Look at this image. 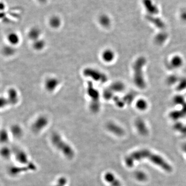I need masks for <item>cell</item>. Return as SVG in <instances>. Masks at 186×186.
<instances>
[{
	"instance_id": "obj_6",
	"label": "cell",
	"mask_w": 186,
	"mask_h": 186,
	"mask_svg": "<svg viewBox=\"0 0 186 186\" xmlns=\"http://www.w3.org/2000/svg\"><path fill=\"white\" fill-rule=\"evenodd\" d=\"M83 73L84 76L90 78L96 82L104 83L107 81V77L105 74L93 68H85Z\"/></svg>"
},
{
	"instance_id": "obj_1",
	"label": "cell",
	"mask_w": 186,
	"mask_h": 186,
	"mask_svg": "<svg viewBox=\"0 0 186 186\" xmlns=\"http://www.w3.org/2000/svg\"><path fill=\"white\" fill-rule=\"evenodd\" d=\"M144 158H148L150 160L154 163L162 165V166L168 170H170V166L159 155H155L146 150H140L132 153L127 158L126 162L127 163H132L134 161L139 160Z\"/></svg>"
},
{
	"instance_id": "obj_14",
	"label": "cell",
	"mask_w": 186,
	"mask_h": 186,
	"mask_svg": "<svg viewBox=\"0 0 186 186\" xmlns=\"http://www.w3.org/2000/svg\"><path fill=\"white\" fill-rule=\"evenodd\" d=\"M7 39L10 45L12 46L18 44L20 42V37L16 32H12L9 33L7 37Z\"/></svg>"
},
{
	"instance_id": "obj_21",
	"label": "cell",
	"mask_w": 186,
	"mask_h": 186,
	"mask_svg": "<svg viewBox=\"0 0 186 186\" xmlns=\"http://www.w3.org/2000/svg\"><path fill=\"white\" fill-rule=\"evenodd\" d=\"M99 23L103 27H108L110 24V18L105 15H102L99 19Z\"/></svg>"
},
{
	"instance_id": "obj_29",
	"label": "cell",
	"mask_w": 186,
	"mask_h": 186,
	"mask_svg": "<svg viewBox=\"0 0 186 186\" xmlns=\"http://www.w3.org/2000/svg\"><path fill=\"white\" fill-rule=\"evenodd\" d=\"M114 101L117 106L119 107H123L125 105L124 100H122L118 97H115L114 98Z\"/></svg>"
},
{
	"instance_id": "obj_7",
	"label": "cell",
	"mask_w": 186,
	"mask_h": 186,
	"mask_svg": "<svg viewBox=\"0 0 186 186\" xmlns=\"http://www.w3.org/2000/svg\"><path fill=\"white\" fill-rule=\"evenodd\" d=\"M48 119L44 116H41L33 123L31 126V129L35 133H38L44 130L48 125Z\"/></svg>"
},
{
	"instance_id": "obj_12",
	"label": "cell",
	"mask_w": 186,
	"mask_h": 186,
	"mask_svg": "<svg viewBox=\"0 0 186 186\" xmlns=\"http://www.w3.org/2000/svg\"><path fill=\"white\" fill-rule=\"evenodd\" d=\"M107 127L108 130L113 133L114 134L118 136H121L124 134V131L123 129L118 125L113 123H109L107 124Z\"/></svg>"
},
{
	"instance_id": "obj_33",
	"label": "cell",
	"mask_w": 186,
	"mask_h": 186,
	"mask_svg": "<svg viewBox=\"0 0 186 186\" xmlns=\"http://www.w3.org/2000/svg\"><path fill=\"white\" fill-rule=\"evenodd\" d=\"M37 1L41 3H45L47 1V0H37Z\"/></svg>"
},
{
	"instance_id": "obj_10",
	"label": "cell",
	"mask_w": 186,
	"mask_h": 186,
	"mask_svg": "<svg viewBox=\"0 0 186 186\" xmlns=\"http://www.w3.org/2000/svg\"><path fill=\"white\" fill-rule=\"evenodd\" d=\"M146 19L151 23L155 25L158 28L163 29L165 27V23L159 18L154 17L153 16L151 15H148L146 16Z\"/></svg>"
},
{
	"instance_id": "obj_2",
	"label": "cell",
	"mask_w": 186,
	"mask_h": 186,
	"mask_svg": "<svg viewBox=\"0 0 186 186\" xmlns=\"http://www.w3.org/2000/svg\"><path fill=\"white\" fill-rule=\"evenodd\" d=\"M146 63L145 58L139 57L133 65L134 81L135 85L140 89H144L146 84L143 75V68Z\"/></svg>"
},
{
	"instance_id": "obj_8",
	"label": "cell",
	"mask_w": 186,
	"mask_h": 186,
	"mask_svg": "<svg viewBox=\"0 0 186 186\" xmlns=\"http://www.w3.org/2000/svg\"><path fill=\"white\" fill-rule=\"evenodd\" d=\"M143 4L149 15L153 16L159 13L158 7L153 3L152 0H143Z\"/></svg>"
},
{
	"instance_id": "obj_26",
	"label": "cell",
	"mask_w": 186,
	"mask_h": 186,
	"mask_svg": "<svg viewBox=\"0 0 186 186\" xmlns=\"http://www.w3.org/2000/svg\"><path fill=\"white\" fill-rule=\"evenodd\" d=\"M134 98V95L132 93H128L127 94L124 98V101L125 103H127L128 104H131Z\"/></svg>"
},
{
	"instance_id": "obj_16",
	"label": "cell",
	"mask_w": 186,
	"mask_h": 186,
	"mask_svg": "<svg viewBox=\"0 0 186 186\" xmlns=\"http://www.w3.org/2000/svg\"><path fill=\"white\" fill-rule=\"evenodd\" d=\"M102 57L105 61L110 63L114 60L115 54L112 50H106L102 53Z\"/></svg>"
},
{
	"instance_id": "obj_30",
	"label": "cell",
	"mask_w": 186,
	"mask_h": 186,
	"mask_svg": "<svg viewBox=\"0 0 186 186\" xmlns=\"http://www.w3.org/2000/svg\"><path fill=\"white\" fill-rule=\"evenodd\" d=\"M178 78L176 76H172L168 77L167 79V82L169 84H174L178 81Z\"/></svg>"
},
{
	"instance_id": "obj_22",
	"label": "cell",
	"mask_w": 186,
	"mask_h": 186,
	"mask_svg": "<svg viewBox=\"0 0 186 186\" xmlns=\"http://www.w3.org/2000/svg\"><path fill=\"white\" fill-rule=\"evenodd\" d=\"M15 52V49L13 47L12 45L6 46L3 49V54L7 56H11L13 55Z\"/></svg>"
},
{
	"instance_id": "obj_3",
	"label": "cell",
	"mask_w": 186,
	"mask_h": 186,
	"mask_svg": "<svg viewBox=\"0 0 186 186\" xmlns=\"http://www.w3.org/2000/svg\"><path fill=\"white\" fill-rule=\"evenodd\" d=\"M51 141L57 148L61 151L66 156L71 157L74 152L70 146L66 143L57 133H54L51 136Z\"/></svg>"
},
{
	"instance_id": "obj_19",
	"label": "cell",
	"mask_w": 186,
	"mask_h": 186,
	"mask_svg": "<svg viewBox=\"0 0 186 186\" xmlns=\"http://www.w3.org/2000/svg\"><path fill=\"white\" fill-rule=\"evenodd\" d=\"M125 89L124 84L120 82H117L112 84L111 86L110 89L112 91L116 92H121L123 91Z\"/></svg>"
},
{
	"instance_id": "obj_17",
	"label": "cell",
	"mask_w": 186,
	"mask_h": 186,
	"mask_svg": "<svg viewBox=\"0 0 186 186\" xmlns=\"http://www.w3.org/2000/svg\"><path fill=\"white\" fill-rule=\"evenodd\" d=\"M49 24L52 28L55 29L59 28L61 25V20L59 16H55L50 19Z\"/></svg>"
},
{
	"instance_id": "obj_31",
	"label": "cell",
	"mask_w": 186,
	"mask_h": 186,
	"mask_svg": "<svg viewBox=\"0 0 186 186\" xmlns=\"http://www.w3.org/2000/svg\"><path fill=\"white\" fill-rule=\"evenodd\" d=\"M174 101L175 104H182L184 102V98L180 96H176L174 97Z\"/></svg>"
},
{
	"instance_id": "obj_24",
	"label": "cell",
	"mask_w": 186,
	"mask_h": 186,
	"mask_svg": "<svg viewBox=\"0 0 186 186\" xmlns=\"http://www.w3.org/2000/svg\"><path fill=\"white\" fill-rule=\"evenodd\" d=\"M12 132L13 134L16 137H20L22 134L21 128L17 125L14 126L12 127Z\"/></svg>"
},
{
	"instance_id": "obj_18",
	"label": "cell",
	"mask_w": 186,
	"mask_h": 186,
	"mask_svg": "<svg viewBox=\"0 0 186 186\" xmlns=\"http://www.w3.org/2000/svg\"><path fill=\"white\" fill-rule=\"evenodd\" d=\"M45 46V42L42 39H39L33 42V48L37 51L42 50Z\"/></svg>"
},
{
	"instance_id": "obj_4",
	"label": "cell",
	"mask_w": 186,
	"mask_h": 186,
	"mask_svg": "<svg viewBox=\"0 0 186 186\" xmlns=\"http://www.w3.org/2000/svg\"><path fill=\"white\" fill-rule=\"evenodd\" d=\"M87 92L91 99L90 104L91 110L93 112H97L100 108L99 93L97 90L93 87V84L90 81L88 82Z\"/></svg>"
},
{
	"instance_id": "obj_27",
	"label": "cell",
	"mask_w": 186,
	"mask_h": 186,
	"mask_svg": "<svg viewBox=\"0 0 186 186\" xmlns=\"http://www.w3.org/2000/svg\"><path fill=\"white\" fill-rule=\"evenodd\" d=\"M104 97L107 100L110 99L113 97V93H112V91L110 89L106 90L104 91Z\"/></svg>"
},
{
	"instance_id": "obj_9",
	"label": "cell",
	"mask_w": 186,
	"mask_h": 186,
	"mask_svg": "<svg viewBox=\"0 0 186 186\" xmlns=\"http://www.w3.org/2000/svg\"><path fill=\"white\" fill-rule=\"evenodd\" d=\"M59 80L56 78H50L45 81V88L49 92L55 91L59 86Z\"/></svg>"
},
{
	"instance_id": "obj_25",
	"label": "cell",
	"mask_w": 186,
	"mask_h": 186,
	"mask_svg": "<svg viewBox=\"0 0 186 186\" xmlns=\"http://www.w3.org/2000/svg\"><path fill=\"white\" fill-rule=\"evenodd\" d=\"M9 140L8 134L5 130H2L1 133V142H7Z\"/></svg>"
},
{
	"instance_id": "obj_13",
	"label": "cell",
	"mask_w": 186,
	"mask_h": 186,
	"mask_svg": "<svg viewBox=\"0 0 186 186\" xmlns=\"http://www.w3.org/2000/svg\"><path fill=\"white\" fill-rule=\"evenodd\" d=\"M41 31L38 28L34 27L31 28L28 32V37L33 42L40 39Z\"/></svg>"
},
{
	"instance_id": "obj_11",
	"label": "cell",
	"mask_w": 186,
	"mask_h": 186,
	"mask_svg": "<svg viewBox=\"0 0 186 186\" xmlns=\"http://www.w3.org/2000/svg\"><path fill=\"white\" fill-rule=\"evenodd\" d=\"M184 61L183 58L179 55H176L172 57L170 62V68L173 69H178L183 65Z\"/></svg>"
},
{
	"instance_id": "obj_15",
	"label": "cell",
	"mask_w": 186,
	"mask_h": 186,
	"mask_svg": "<svg viewBox=\"0 0 186 186\" xmlns=\"http://www.w3.org/2000/svg\"><path fill=\"white\" fill-rule=\"evenodd\" d=\"M135 125L138 131L142 135H145L148 133L147 127L143 120L140 119L136 120Z\"/></svg>"
},
{
	"instance_id": "obj_28",
	"label": "cell",
	"mask_w": 186,
	"mask_h": 186,
	"mask_svg": "<svg viewBox=\"0 0 186 186\" xmlns=\"http://www.w3.org/2000/svg\"><path fill=\"white\" fill-rule=\"evenodd\" d=\"M186 88V78H183L181 79L180 83L178 85V89L179 91L183 90L184 89H185Z\"/></svg>"
},
{
	"instance_id": "obj_32",
	"label": "cell",
	"mask_w": 186,
	"mask_h": 186,
	"mask_svg": "<svg viewBox=\"0 0 186 186\" xmlns=\"http://www.w3.org/2000/svg\"><path fill=\"white\" fill-rule=\"evenodd\" d=\"M181 18L183 21L186 22V11H183L181 13Z\"/></svg>"
},
{
	"instance_id": "obj_20",
	"label": "cell",
	"mask_w": 186,
	"mask_h": 186,
	"mask_svg": "<svg viewBox=\"0 0 186 186\" xmlns=\"http://www.w3.org/2000/svg\"><path fill=\"white\" fill-rule=\"evenodd\" d=\"M168 35L165 32L159 33L155 37V42L158 44H163L167 39Z\"/></svg>"
},
{
	"instance_id": "obj_34",
	"label": "cell",
	"mask_w": 186,
	"mask_h": 186,
	"mask_svg": "<svg viewBox=\"0 0 186 186\" xmlns=\"http://www.w3.org/2000/svg\"><path fill=\"white\" fill-rule=\"evenodd\" d=\"M183 149H184V151H185V152L186 153V144H185V146H184Z\"/></svg>"
},
{
	"instance_id": "obj_5",
	"label": "cell",
	"mask_w": 186,
	"mask_h": 186,
	"mask_svg": "<svg viewBox=\"0 0 186 186\" xmlns=\"http://www.w3.org/2000/svg\"><path fill=\"white\" fill-rule=\"evenodd\" d=\"M0 100L1 108L8 106L15 105L19 102V93L15 89L11 88L8 91L7 97H1Z\"/></svg>"
},
{
	"instance_id": "obj_23",
	"label": "cell",
	"mask_w": 186,
	"mask_h": 186,
	"mask_svg": "<svg viewBox=\"0 0 186 186\" xmlns=\"http://www.w3.org/2000/svg\"><path fill=\"white\" fill-rule=\"evenodd\" d=\"M147 104L146 101L143 99H139L136 103V106L140 110H144L147 108Z\"/></svg>"
}]
</instances>
